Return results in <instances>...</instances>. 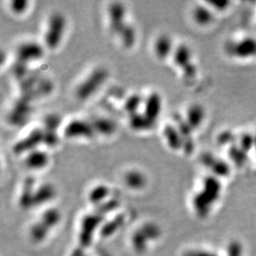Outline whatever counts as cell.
<instances>
[{
    "instance_id": "obj_11",
    "label": "cell",
    "mask_w": 256,
    "mask_h": 256,
    "mask_svg": "<svg viewBox=\"0 0 256 256\" xmlns=\"http://www.w3.org/2000/svg\"><path fill=\"white\" fill-rule=\"evenodd\" d=\"M25 166L31 170H42L49 163V155L42 149H34L25 156Z\"/></svg>"
},
{
    "instance_id": "obj_7",
    "label": "cell",
    "mask_w": 256,
    "mask_h": 256,
    "mask_svg": "<svg viewBox=\"0 0 256 256\" xmlns=\"http://www.w3.org/2000/svg\"><path fill=\"white\" fill-rule=\"evenodd\" d=\"M17 58L18 62L27 64L41 59L44 54L43 46L35 41H26L17 47Z\"/></svg>"
},
{
    "instance_id": "obj_9",
    "label": "cell",
    "mask_w": 256,
    "mask_h": 256,
    "mask_svg": "<svg viewBox=\"0 0 256 256\" xmlns=\"http://www.w3.org/2000/svg\"><path fill=\"white\" fill-rule=\"evenodd\" d=\"M163 108V100L160 94L153 91L146 97L143 101V112L144 116L155 123L160 116Z\"/></svg>"
},
{
    "instance_id": "obj_35",
    "label": "cell",
    "mask_w": 256,
    "mask_h": 256,
    "mask_svg": "<svg viewBox=\"0 0 256 256\" xmlns=\"http://www.w3.org/2000/svg\"><path fill=\"white\" fill-rule=\"evenodd\" d=\"M255 150L256 151V134L255 135Z\"/></svg>"
},
{
    "instance_id": "obj_1",
    "label": "cell",
    "mask_w": 256,
    "mask_h": 256,
    "mask_svg": "<svg viewBox=\"0 0 256 256\" xmlns=\"http://www.w3.org/2000/svg\"><path fill=\"white\" fill-rule=\"evenodd\" d=\"M162 231L154 222H146L135 230L132 234L130 242L133 251L138 254L145 253L151 242L160 238Z\"/></svg>"
},
{
    "instance_id": "obj_29",
    "label": "cell",
    "mask_w": 256,
    "mask_h": 256,
    "mask_svg": "<svg viewBox=\"0 0 256 256\" xmlns=\"http://www.w3.org/2000/svg\"><path fill=\"white\" fill-rule=\"evenodd\" d=\"M229 155L235 163L242 164L247 160V153L240 146L232 145L229 150Z\"/></svg>"
},
{
    "instance_id": "obj_15",
    "label": "cell",
    "mask_w": 256,
    "mask_h": 256,
    "mask_svg": "<svg viewBox=\"0 0 256 256\" xmlns=\"http://www.w3.org/2000/svg\"><path fill=\"white\" fill-rule=\"evenodd\" d=\"M163 137L165 138L166 143L172 150L177 151L183 149L184 142L177 126L173 124H167L163 127Z\"/></svg>"
},
{
    "instance_id": "obj_24",
    "label": "cell",
    "mask_w": 256,
    "mask_h": 256,
    "mask_svg": "<svg viewBox=\"0 0 256 256\" xmlns=\"http://www.w3.org/2000/svg\"><path fill=\"white\" fill-rule=\"evenodd\" d=\"M154 124L147 118L143 113L138 112L129 116V126L133 130H148L154 126Z\"/></svg>"
},
{
    "instance_id": "obj_25",
    "label": "cell",
    "mask_w": 256,
    "mask_h": 256,
    "mask_svg": "<svg viewBox=\"0 0 256 256\" xmlns=\"http://www.w3.org/2000/svg\"><path fill=\"white\" fill-rule=\"evenodd\" d=\"M121 43L126 48H131L135 44L137 39L136 30L133 25L127 22L118 33Z\"/></svg>"
},
{
    "instance_id": "obj_33",
    "label": "cell",
    "mask_w": 256,
    "mask_h": 256,
    "mask_svg": "<svg viewBox=\"0 0 256 256\" xmlns=\"http://www.w3.org/2000/svg\"><path fill=\"white\" fill-rule=\"evenodd\" d=\"M235 138V135L233 133H232L229 137H226V133H222L219 135V138H218V140H219L220 143H223V144H228V143H232L233 139Z\"/></svg>"
},
{
    "instance_id": "obj_2",
    "label": "cell",
    "mask_w": 256,
    "mask_h": 256,
    "mask_svg": "<svg viewBox=\"0 0 256 256\" xmlns=\"http://www.w3.org/2000/svg\"><path fill=\"white\" fill-rule=\"evenodd\" d=\"M67 27V20L62 12H54L47 19L43 40L48 49L54 50L62 42Z\"/></svg>"
},
{
    "instance_id": "obj_31",
    "label": "cell",
    "mask_w": 256,
    "mask_h": 256,
    "mask_svg": "<svg viewBox=\"0 0 256 256\" xmlns=\"http://www.w3.org/2000/svg\"><path fill=\"white\" fill-rule=\"evenodd\" d=\"M28 4L27 0H12L10 2V9L13 13L22 14L27 9Z\"/></svg>"
},
{
    "instance_id": "obj_12",
    "label": "cell",
    "mask_w": 256,
    "mask_h": 256,
    "mask_svg": "<svg viewBox=\"0 0 256 256\" xmlns=\"http://www.w3.org/2000/svg\"><path fill=\"white\" fill-rule=\"evenodd\" d=\"M36 183L34 178L28 177L24 180L22 190L18 197L19 207L23 210H30L34 208L33 196H34Z\"/></svg>"
},
{
    "instance_id": "obj_18",
    "label": "cell",
    "mask_w": 256,
    "mask_h": 256,
    "mask_svg": "<svg viewBox=\"0 0 256 256\" xmlns=\"http://www.w3.org/2000/svg\"><path fill=\"white\" fill-rule=\"evenodd\" d=\"M205 119H206V111L204 107L199 104H193L187 109L185 120L193 130L202 126Z\"/></svg>"
},
{
    "instance_id": "obj_14",
    "label": "cell",
    "mask_w": 256,
    "mask_h": 256,
    "mask_svg": "<svg viewBox=\"0 0 256 256\" xmlns=\"http://www.w3.org/2000/svg\"><path fill=\"white\" fill-rule=\"evenodd\" d=\"M126 187L132 191H141L147 186V177L142 171L138 169H130L125 173L123 177Z\"/></svg>"
},
{
    "instance_id": "obj_32",
    "label": "cell",
    "mask_w": 256,
    "mask_h": 256,
    "mask_svg": "<svg viewBox=\"0 0 256 256\" xmlns=\"http://www.w3.org/2000/svg\"><path fill=\"white\" fill-rule=\"evenodd\" d=\"M209 4L212 5L213 8L217 10H224L227 8V5L229 4V2L227 1H220V2H208Z\"/></svg>"
},
{
    "instance_id": "obj_10",
    "label": "cell",
    "mask_w": 256,
    "mask_h": 256,
    "mask_svg": "<svg viewBox=\"0 0 256 256\" xmlns=\"http://www.w3.org/2000/svg\"><path fill=\"white\" fill-rule=\"evenodd\" d=\"M230 49L234 57L241 59L256 57V39L253 37H246L238 42H232Z\"/></svg>"
},
{
    "instance_id": "obj_19",
    "label": "cell",
    "mask_w": 256,
    "mask_h": 256,
    "mask_svg": "<svg viewBox=\"0 0 256 256\" xmlns=\"http://www.w3.org/2000/svg\"><path fill=\"white\" fill-rule=\"evenodd\" d=\"M111 195V189L110 187L106 184L104 183H100V184L94 186L88 195H87V198L90 203H91L93 207H97L103 204L104 202H106L109 199Z\"/></svg>"
},
{
    "instance_id": "obj_23",
    "label": "cell",
    "mask_w": 256,
    "mask_h": 256,
    "mask_svg": "<svg viewBox=\"0 0 256 256\" xmlns=\"http://www.w3.org/2000/svg\"><path fill=\"white\" fill-rule=\"evenodd\" d=\"M50 232L51 230L38 220L30 227L29 237L35 243H42L48 237Z\"/></svg>"
},
{
    "instance_id": "obj_17",
    "label": "cell",
    "mask_w": 256,
    "mask_h": 256,
    "mask_svg": "<svg viewBox=\"0 0 256 256\" xmlns=\"http://www.w3.org/2000/svg\"><path fill=\"white\" fill-rule=\"evenodd\" d=\"M172 59L174 64L180 69L184 70L191 65L193 64L192 62V50L187 45L180 44L175 47L172 53Z\"/></svg>"
},
{
    "instance_id": "obj_21",
    "label": "cell",
    "mask_w": 256,
    "mask_h": 256,
    "mask_svg": "<svg viewBox=\"0 0 256 256\" xmlns=\"http://www.w3.org/2000/svg\"><path fill=\"white\" fill-rule=\"evenodd\" d=\"M126 218L124 217V215L121 214L116 216L114 217V219L109 222L103 223L101 226L100 232L101 236L104 238H108L116 234L119 230L121 229V227L123 226L125 223Z\"/></svg>"
},
{
    "instance_id": "obj_5",
    "label": "cell",
    "mask_w": 256,
    "mask_h": 256,
    "mask_svg": "<svg viewBox=\"0 0 256 256\" xmlns=\"http://www.w3.org/2000/svg\"><path fill=\"white\" fill-rule=\"evenodd\" d=\"M95 133L91 121L82 119H74L69 121L63 128V135L69 139L92 138Z\"/></svg>"
},
{
    "instance_id": "obj_8",
    "label": "cell",
    "mask_w": 256,
    "mask_h": 256,
    "mask_svg": "<svg viewBox=\"0 0 256 256\" xmlns=\"http://www.w3.org/2000/svg\"><path fill=\"white\" fill-rule=\"evenodd\" d=\"M108 18L111 32L118 35L128 22L126 21V7L123 2H113L109 5Z\"/></svg>"
},
{
    "instance_id": "obj_4",
    "label": "cell",
    "mask_w": 256,
    "mask_h": 256,
    "mask_svg": "<svg viewBox=\"0 0 256 256\" xmlns=\"http://www.w3.org/2000/svg\"><path fill=\"white\" fill-rule=\"evenodd\" d=\"M105 220V215L101 214L97 211L85 215L80 223L79 240L80 247L86 249L91 247L93 241L94 235L98 230L101 229Z\"/></svg>"
},
{
    "instance_id": "obj_6",
    "label": "cell",
    "mask_w": 256,
    "mask_h": 256,
    "mask_svg": "<svg viewBox=\"0 0 256 256\" xmlns=\"http://www.w3.org/2000/svg\"><path fill=\"white\" fill-rule=\"evenodd\" d=\"M44 131L42 128H35L27 135L17 141L12 147L15 154H27L31 151L37 149L38 145L43 143Z\"/></svg>"
},
{
    "instance_id": "obj_3",
    "label": "cell",
    "mask_w": 256,
    "mask_h": 256,
    "mask_svg": "<svg viewBox=\"0 0 256 256\" xmlns=\"http://www.w3.org/2000/svg\"><path fill=\"white\" fill-rule=\"evenodd\" d=\"M107 77L108 72L105 67H99L92 70L76 89L77 99L79 101L88 100L103 86Z\"/></svg>"
},
{
    "instance_id": "obj_30",
    "label": "cell",
    "mask_w": 256,
    "mask_h": 256,
    "mask_svg": "<svg viewBox=\"0 0 256 256\" xmlns=\"http://www.w3.org/2000/svg\"><path fill=\"white\" fill-rule=\"evenodd\" d=\"M239 146L247 153L253 148L255 149V135L250 133L242 134L240 136Z\"/></svg>"
},
{
    "instance_id": "obj_34",
    "label": "cell",
    "mask_w": 256,
    "mask_h": 256,
    "mask_svg": "<svg viewBox=\"0 0 256 256\" xmlns=\"http://www.w3.org/2000/svg\"><path fill=\"white\" fill-rule=\"evenodd\" d=\"M83 248L80 247L79 249L75 250L74 252H72V254L70 256H85L84 251Z\"/></svg>"
},
{
    "instance_id": "obj_22",
    "label": "cell",
    "mask_w": 256,
    "mask_h": 256,
    "mask_svg": "<svg viewBox=\"0 0 256 256\" xmlns=\"http://www.w3.org/2000/svg\"><path fill=\"white\" fill-rule=\"evenodd\" d=\"M62 220V213L55 207H50L45 210L40 217L39 221L46 225L50 230L53 229L59 225Z\"/></svg>"
},
{
    "instance_id": "obj_13",
    "label": "cell",
    "mask_w": 256,
    "mask_h": 256,
    "mask_svg": "<svg viewBox=\"0 0 256 256\" xmlns=\"http://www.w3.org/2000/svg\"><path fill=\"white\" fill-rule=\"evenodd\" d=\"M57 195V190L54 186L50 182H45L36 187L33 196L34 207L49 203L54 199Z\"/></svg>"
},
{
    "instance_id": "obj_27",
    "label": "cell",
    "mask_w": 256,
    "mask_h": 256,
    "mask_svg": "<svg viewBox=\"0 0 256 256\" xmlns=\"http://www.w3.org/2000/svg\"><path fill=\"white\" fill-rule=\"evenodd\" d=\"M143 97L138 93H133L128 96L124 103V110L128 116L138 113V109L143 104Z\"/></svg>"
},
{
    "instance_id": "obj_16",
    "label": "cell",
    "mask_w": 256,
    "mask_h": 256,
    "mask_svg": "<svg viewBox=\"0 0 256 256\" xmlns=\"http://www.w3.org/2000/svg\"><path fill=\"white\" fill-rule=\"evenodd\" d=\"M174 49L172 38L169 35L165 33L159 35L156 38L153 44V51L155 56L160 60L166 59L170 55H172Z\"/></svg>"
},
{
    "instance_id": "obj_28",
    "label": "cell",
    "mask_w": 256,
    "mask_h": 256,
    "mask_svg": "<svg viewBox=\"0 0 256 256\" xmlns=\"http://www.w3.org/2000/svg\"><path fill=\"white\" fill-rule=\"evenodd\" d=\"M60 117L57 114H50L46 116L44 120V128L43 130L49 132H57V128L59 127Z\"/></svg>"
},
{
    "instance_id": "obj_20",
    "label": "cell",
    "mask_w": 256,
    "mask_h": 256,
    "mask_svg": "<svg viewBox=\"0 0 256 256\" xmlns=\"http://www.w3.org/2000/svg\"><path fill=\"white\" fill-rule=\"evenodd\" d=\"M91 124L93 126L95 132L103 136L112 135L117 128V126H116L115 121H113L112 119L108 118V117H105V116L96 117L91 121Z\"/></svg>"
},
{
    "instance_id": "obj_26",
    "label": "cell",
    "mask_w": 256,
    "mask_h": 256,
    "mask_svg": "<svg viewBox=\"0 0 256 256\" xmlns=\"http://www.w3.org/2000/svg\"><path fill=\"white\" fill-rule=\"evenodd\" d=\"M192 16L195 22L202 26L209 24L213 20V12H212V10L207 6L202 5L195 7Z\"/></svg>"
}]
</instances>
